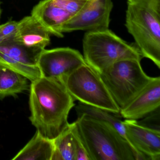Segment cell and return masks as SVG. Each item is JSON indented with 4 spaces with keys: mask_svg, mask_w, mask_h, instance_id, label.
<instances>
[{
    "mask_svg": "<svg viewBox=\"0 0 160 160\" xmlns=\"http://www.w3.org/2000/svg\"><path fill=\"white\" fill-rule=\"evenodd\" d=\"M72 124L53 139L54 152L51 160H75L72 137Z\"/></svg>",
    "mask_w": 160,
    "mask_h": 160,
    "instance_id": "e0dca14e",
    "label": "cell"
},
{
    "mask_svg": "<svg viewBox=\"0 0 160 160\" xmlns=\"http://www.w3.org/2000/svg\"><path fill=\"white\" fill-rule=\"evenodd\" d=\"M141 61L128 59L112 64L99 73L120 109L149 84L152 77L144 72Z\"/></svg>",
    "mask_w": 160,
    "mask_h": 160,
    "instance_id": "5b68a950",
    "label": "cell"
},
{
    "mask_svg": "<svg viewBox=\"0 0 160 160\" xmlns=\"http://www.w3.org/2000/svg\"><path fill=\"white\" fill-rule=\"evenodd\" d=\"M83 50L85 62L98 73L120 61L143 58L135 43L125 42L109 29L87 31Z\"/></svg>",
    "mask_w": 160,
    "mask_h": 160,
    "instance_id": "3957f363",
    "label": "cell"
},
{
    "mask_svg": "<svg viewBox=\"0 0 160 160\" xmlns=\"http://www.w3.org/2000/svg\"><path fill=\"white\" fill-rule=\"evenodd\" d=\"M160 107V77L151 81L125 107L120 115L125 119L138 121Z\"/></svg>",
    "mask_w": 160,
    "mask_h": 160,
    "instance_id": "7c38bea8",
    "label": "cell"
},
{
    "mask_svg": "<svg viewBox=\"0 0 160 160\" xmlns=\"http://www.w3.org/2000/svg\"><path fill=\"white\" fill-rule=\"evenodd\" d=\"M137 122L143 127L160 132V107L142 118L141 120Z\"/></svg>",
    "mask_w": 160,
    "mask_h": 160,
    "instance_id": "d6986e66",
    "label": "cell"
},
{
    "mask_svg": "<svg viewBox=\"0 0 160 160\" xmlns=\"http://www.w3.org/2000/svg\"><path fill=\"white\" fill-rule=\"evenodd\" d=\"M75 101L60 80L42 76L30 86V120L42 136L53 140L69 126Z\"/></svg>",
    "mask_w": 160,
    "mask_h": 160,
    "instance_id": "6da1fadb",
    "label": "cell"
},
{
    "mask_svg": "<svg viewBox=\"0 0 160 160\" xmlns=\"http://www.w3.org/2000/svg\"><path fill=\"white\" fill-rule=\"evenodd\" d=\"M50 33L34 17H24L18 22L13 40L28 48L42 51L50 43Z\"/></svg>",
    "mask_w": 160,
    "mask_h": 160,
    "instance_id": "4fadbf2b",
    "label": "cell"
},
{
    "mask_svg": "<svg viewBox=\"0 0 160 160\" xmlns=\"http://www.w3.org/2000/svg\"><path fill=\"white\" fill-rule=\"evenodd\" d=\"M54 152L53 140L44 137L38 131L12 160H51Z\"/></svg>",
    "mask_w": 160,
    "mask_h": 160,
    "instance_id": "5bb4252c",
    "label": "cell"
},
{
    "mask_svg": "<svg viewBox=\"0 0 160 160\" xmlns=\"http://www.w3.org/2000/svg\"><path fill=\"white\" fill-rule=\"evenodd\" d=\"M18 22L10 20L0 25V45L13 39L16 32Z\"/></svg>",
    "mask_w": 160,
    "mask_h": 160,
    "instance_id": "ffe728a7",
    "label": "cell"
},
{
    "mask_svg": "<svg viewBox=\"0 0 160 160\" xmlns=\"http://www.w3.org/2000/svg\"><path fill=\"white\" fill-rule=\"evenodd\" d=\"M72 137L74 152L75 160H90L87 151L77 130L75 122L72 123Z\"/></svg>",
    "mask_w": 160,
    "mask_h": 160,
    "instance_id": "ac0fdd59",
    "label": "cell"
},
{
    "mask_svg": "<svg viewBox=\"0 0 160 160\" xmlns=\"http://www.w3.org/2000/svg\"><path fill=\"white\" fill-rule=\"evenodd\" d=\"M28 80L19 73L0 65V100L10 96L17 98L18 94L29 90Z\"/></svg>",
    "mask_w": 160,
    "mask_h": 160,
    "instance_id": "9a60e30c",
    "label": "cell"
},
{
    "mask_svg": "<svg viewBox=\"0 0 160 160\" xmlns=\"http://www.w3.org/2000/svg\"><path fill=\"white\" fill-rule=\"evenodd\" d=\"M113 7L112 0H91L76 16L64 25L62 31L64 33L108 29Z\"/></svg>",
    "mask_w": 160,
    "mask_h": 160,
    "instance_id": "30bf717a",
    "label": "cell"
},
{
    "mask_svg": "<svg viewBox=\"0 0 160 160\" xmlns=\"http://www.w3.org/2000/svg\"><path fill=\"white\" fill-rule=\"evenodd\" d=\"M132 0H127V2H132Z\"/></svg>",
    "mask_w": 160,
    "mask_h": 160,
    "instance_id": "603a6c76",
    "label": "cell"
},
{
    "mask_svg": "<svg viewBox=\"0 0 160 160\" xmlns=\"http://www.w3.org/2000/svg\"><path fill=\"white\" fill-rule=\"evenodd\" d=\"M59 80L75 101L120 115V108L100 75L87 63Z\"/></svg>",
    "mask_w": 160,
    "mask_h": 160,
    "instance_id": "8992f818",
    "label": "cell"
},
{
    "mask_svg": "<svg viewBox=\"0 0 160 160\" xmlns=\"http://www.w3.org/2000/svg\"><path fill=\"white\" fill-rule=\"evenodd\" d=\"M75 109L76 111L77 116L82 115H87L93 118L109 123L127 140L123 121L119 118L118 115L102 108L88 105L80 102H78L77 105L76 106Z\"/></svg>",
    "mask_w": 160,
    "mask_h": 160,
    "instance_id": "2e32d148",
    "label": "cell"
},
{
    "mask_svg": "<svg viewBox=\"0 0 160 160\" xmlns=\"http://www.w3.org/2000/svg\"><path fill=\"white\" fill-rule=\"evenodd\" d=\"M90 0H42L31 12L34 17L50 33L63 37L62 30Z\"/></svg>",
    "mask_w": 160,
    "mask_h": 160,
    "instance_id": "52a82bcc",
    "label": "cell"
},
{
    "mask_svg": "<svg viewBox=\"0 0 160 160\" xmlns=\"http://www.w3.org/2000/svg\"><path fill=\"white\" fill-rule=\"evenodd\" d=\"M75 122L90 160H135L127 140L111 124L85 115Z\"/></svg>",
    "mask_w": 160,
    "mask_h": 160,
    "instance_id": "7a4b0ae2",
    "label": "cell"
},
{
    "mask_svg": "<svg viewBox=\"0 0 160 160\" xmlns=\"http://www.w3.org/2000/svg\"><path fill=\"white\" fill-rule=\"evenodd\" d=\"M123 123L135 160H160V132L143 127L136 120L125 119Z\"/></svg>",
    "mask_w": 160,
    "mask_h": 160,
    "instance_id": "8fae6325",
    "label": "cell"
},
{
    "mask_svg": "<svg viewBox=\"0 0 160 160\" xmlns=\"http://www.w3.org/2000/svg\"><path fill=\"white\" fill-rule=\"evenodd\" d=\"M125 27L142 58L160 68V13L137 2H127Z\"/></svg>",
    "mask_w": 160,
    "mask_h": 160,
    "instance_id": "277c9868",
    "label": "cell"
},
{
    "mask_svg": "<svg viewBox=\"0 0 160 160\" xmlns=\"http://www.w3.org/2000/svg\"><path fill=\"white\" fill-rule=\"evenodd\" d=\"M2 13V10L1 8V2H0V19L1 18Z\"/></svg>",
    "mask_w": 160,
    "mask_h": 160,
    "instance_id": "7402d4cb",
    "label": "cell"
},
{
    "mask_svg": "<svg viewBox=\"0 0 160 160\" xmlns=\"http://www.w3.org/2000/svg\"><path fill=\"white\" fill-rule=\"evenodd\" d=\"M41 52L11 39L0 45V65L19 73L32 82L42 76L37 64Z\"/></svg>",
    "mask_w": 160,
    "mask_h": 160,
    "instance_id": "ba28073f",
    "label": "cell"
},
{
    "mask_svg": "<svg viewBox=\"0 0 160 160\" xmlns=\"http://www.w3.org/2000/svg\"><path fill=\"white\" fill-rule=\"evenodd\" d=\"M86 63L78 50L66 47L43 49L37 64L42 76L60 79Z\"/></svg>",
    "mask_w": 160,
    "mask_h": 160,
    "instance_id": "9c48e42d",
    "label": "cell"
},
{
    "mask_svg": "<svg viewBox=\"0 0 160 160\" xmlns=\"http://www.w3.org/2000/svg\"><path fill=\"white\" fill-rule=\"evenodd\" d=\"M132 2L139 3L160 13V0H132Z\"/></svg>",
    "mask_w": 160,
    "mask_h": 160,
    "instance_id": "44dd1931",
    "label": "cell"
}]
</instances>
